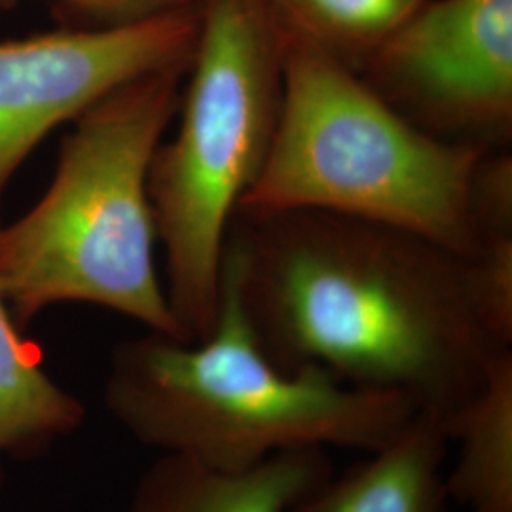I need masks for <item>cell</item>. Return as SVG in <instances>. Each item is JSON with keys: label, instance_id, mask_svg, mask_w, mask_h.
<instances>
[{"label": "cell", "instance_id": "obj_1", "mask_svg": "<svg viewBox=\"0 0 512 512\" xmlns=\"http://www.w3.org/2000/svg\"><path fill=\"white\" fill-rule=\"evenodd\" d=\"M224 256L285 370L317 366L448 421L505 351L476 315L465 258L410 232L315 211L238 215Z\"/></svg>", "mask_w": 512, "mask_h": 512}, {"label": "cell", "instance_id": "obj_2", "mask_svg": "<svg viewBox=\"0 0 512 512\" xmlns=\"http://www.w3.org/2000/svg\"><path fill=\"white\" fill-rule=\"evenodd\" d=\"M103 399L141 444L230 473L289 450L368 454L421 410L406 395L349 385L317 366L275 365L256 338L226 256L209 336L181 342L148 330L120 344Z\"/></svg>", "mask_w": 512, "mask_h": 512}, {"label": "cell", "instance_id": "obj_3", "mask_svg": "<svg viewBox=\"0 0 512 512\" xmlns=\"http://www.w3.org/2000/svg\"><path fill=\"white\" fill-rule=\"evenodd\" d=\"M490 154L414 126L359 71L285 31L274 143L238 215H340L471 258L488 232L482 179Z\"/></svg>", "mask_w": 512, "mask_h": 512}, {"label": "cell", "instance_id": "obj_4", "mask_svg": "<svg viewBox=\"0 0 512 512\" xmlns=\"http://www.w3.org/2000/svg\"><path fill=\"white\" fill-rule=\"evenodd\" d=\"M188 69L135 78L80 114L40 202L0 226V294L19 329L82 302L186 342L156 272L148 173Z\"/></svg>", "mask_w": 512, "mask_h": 512}, {"label": "cell", "instance_id": "obj_5", "mask_svg": "<svg viewBox=\"0 0 512 512\" xmlns=\"http://www.w3.org/2000/svg\"><path fill=\"white\" fill-rule=\"evenodd\" d=\"M198 4L200 33L177 110L181 122L148 173L165 294L186 342L207 338L215 325L226 241L274 143L285 48L268 0Z\"/></svg>", "mask_w": 512, "mask_h": 512}, {"label": "cell", "instance_id": "obj_6", "mask_svg": "<svg viewBox=\"0 0 512 512\" xmlns=\"http://www.w3.org/2000/svg\"><path fill=\"white\" fill-rule=\"evenodd\" d=\"M359 73L414 126L492 150L512 128V0H425Z\"/></svg>", "mask_w": 512, "mask_h": 512}, {"label": "cell", "instance_id": "obj_7", "mask_svg": "<svg viewBox=\"0 0 512 512\" xmlns=\"http://www.w3.org/2000/svg\"><path fill=\"white\" fill-rule=\"evenodd\" d=\"M200 4L116 27L0 40V207L19 165L61 124L135 78L192 63Z\"/></svg>", "mask_w": 512, "mask_h": 512}, {"label": "cell", "instance_id": "obj_8", "mask_svg": "<svg viewBox=\"0 0 512 512\" xmlns=\"http://www.w3.org/2000/svg\"><path fill=\"white\" fill-rule=\"evenodd\" d=\"M332 475L323 448L281 452L234 473L160 454L139 478L128 512H285Z\"/></svg>", "mask_w": 512, "mask_h": 512}, {"label": "cell", "instance_id": "obj_9", "mask_svg": "<svg viewBox=\"0 0 512 512\" xmlns=\"http://www.w3.org/2000/svg\"><path fill=\"white\" fill-rule=\"evenodd\" d=\"M450 444L444 420L420 410L397 437L285 512H450L444 482Z\"/></svg>", "mask_w": 512, "mask_h": 512}, {"label": "cell", "instance_id": "obj_10", "mask_svg": "<svg viewBox=\"0 0 512 512\" xmlns=\"http://www.w3.org/2000/svg\"><path fill=\"white\" fill-rule=\"evenodd\" d=\"M444 423L459 446L444 471L450 501L467 512H512V349L495 355L482 389Z\"/></svg>", "mask_w": 512, "mask_h": 512}, {"label": "cell", "instance_id": "obj_11", "mask_svg": "<svg viewBox=\"0 0 512 512\" xmlns=\"http://www.w3.org/2000/svg\"><path fill=\"white\" fill-rule=\"evenodd\" d=\"M84 418V403L50 378L42 349L19 329L0 294V465L6 456L44 454Z\"/></svg>", "mask_w": 512, "mask_h": 512}, {"label": "cell", "instance_id": "obj_12", "mask_svg": "<svg viewBox=\"0 0 512 512\" xmlns=\"http://www.w3.org/2000/svg\"><path fill=\"white\" fill-rule=\"evenodd\" d=\"M425 0H268L279 25L359 71Z\"/></svg>", "mask_w": 512, "mask_h": 512}, {"label": "cell", "instance_id": "obj_13", "mask_svg": "<svg viewBox=\"0 0 512 512\" xmlns=\"http://www.w3.org/2000/svg\"><path fill=\"white\" fill-rule=\"evenodd\" d=\"M73 16L95 21V27L128 25L194 4L196 0H61Z\"/></svg>", "mask_w": 512, "mask_h": 512}]
</instances>
